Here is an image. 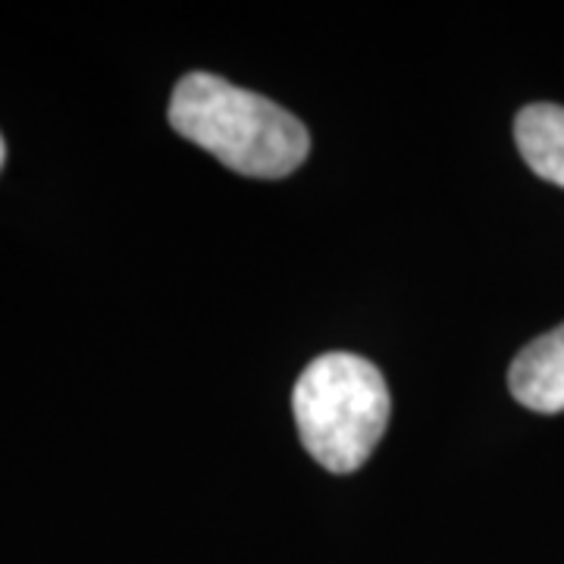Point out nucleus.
Wrapping results in <instances>:
<instances>
[{
	"label": "nucleus",
	"mask_w": 564,
	"mask_h": 564,
	"mask_svg": "<svg viewBox=\"0 0 564 564\" xmlns=\"http://www.w3.org/2000/svg\"><path fill=\"white\" fill-rule=\"evenodd\" d=\"M508 389L518 402L536 414L564 411V323L521 348L511 361Z\"/></svg>",
	"instance_id": "nucleus-3"
},
{
	"label": "nucleus",
	"mask_w": 564,
	"mask_h": 564,
	"mask_svg": "<svg viewBox=\"0 0 564 564\" xmlns=\"http://www.w3.org/2000/svg\"><path fill=\"white\" fill-rule=\"evenodd\" d=\"M170 126L223 166L254 180L295 173L311 151L304 122L285 107L202 69L176 82Z\"/></svg>",
	"instance_id": "nucleus-1"
},
{
	"label": "nucleus",
	"mask_w": 564,
	"mask_h": 564,
	"mask_svg": "<svg viewBox=\"0 0 564 564\" xmlns=\"http://www.w3.org/2000/svg\"><path fill=\"white\" fill-rule=\"evenodd\" d=\"M302 445L329 474L358 470L383 440L392 399L383 373L351 351L307 364L292 392Z\"/></svg>",
	"instance_id": "nucleus-2"
},
{
	"label": "nucleus",
	"mask_w": 564,
	"mask_h": 564,
	"mask_svg": "<svg viewBox=\"0 0 564 564\" xmlns=\"http://www.w3.org/2000/svg\"><path fill=\"white\" fill-rule=\"evenodd\" d=\"M514 141L524 163L540 176L564 188V107L530 104L514 120Z\"/></svg>",
	"instance_id": "nucleus-4"
},
{
	"label": "nucleus",
	"mask_w": 564,
	"mask_h": 564,
	"mask_svg": "<svg viewBox=\"0 0 564 564\" xmlns=\"http://www.w3.org/2000/svg\"><path fill=\"white\" fill-rule=\"evenodd\" d=\"M3 161H7V144H3V135H0V170H3Z\"/></svg>",
	"instance_id": "nucleus-5"
}]
</instances>
